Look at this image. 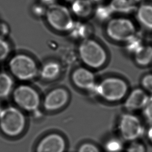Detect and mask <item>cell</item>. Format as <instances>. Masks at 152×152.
Returning <instances> with one entry per match:
<instances>
[{
  "label": "cell",
  "mask_w": 152,
  "mask_h": 152,
  "mask_svg": "<svg viewBox=\"0 0 152 152\" xmlns=\"http://www.w3.org/2000/svg\"><path fill=\"white\" fill-rule=\"evenodd\" d=\"M142 110L146 121L152 125V96H149L148 101Z\"/></svg>",
  "instance_id": "cell-24"
},
{
  "label": "cell",
  "mask_w": 152,
  "mask_h": 152,
  "mask_svg": "<svg viewBox=\"0 0 152 152\" xmlns=\"http://www.w3.org/2000/svg\"><path fill=\"white\" fill-rule=\"evenodd\" d=\"M148 97L149 96L144 89H134L129 94L126 99L125 108L131 112L142 110Z\"/></svg>",
  "instance_id": "cell-14"
},
{
  "label": "cell",
  "mask_w": 152,
  "mask_h": 152,
  "mask_svg": "<svg viewBox=\"0 0 152 152\" xmlns=\"http://www.w3.org/2000/svg\"><path fill=\"white\" fill-rule=\"evenodd\" d=\"M151 66H152V65H151Z\"/></svg>",
  "instance_id": "cell-36"
},
{
  "label": "cell",
  "mask_w": 152,
  "mask_h": 152,
  "mask_svg": "<svg viewBox=\"0 0 152 152\" xmlns=\"http://www.w3.org/2000/svg\"><path fill=\"white\" fill-rule=\"evenodd\" d=\"M145 43L143 37L139 33L123 47L126 52L132 56Z\"/></svg>",
  "instance_id": "cell-21"
},
{
  "label": "cell",
  "mask_w": 152,
  "mask_h": 152,
  "mask_svg": "<svg viewBox=\"0 0 152 152\" xmlns=\"http://www.w3.org/2000/svg\"><path fill=\"white\" fill-rule=\"evenodd\" d=\"M11 47L6 39L0 38V61L7 59L10 54Z\"/></svg>",
  "instance_id": "cell-23"
},
{
  "label": "cell",
  "mask_w": 152,
  "mask_h": 152,
  "mask_svg": "<svg viewBox=\"0 0 152 152\" xmlns=\"http://www.w3.org/2000/svg\"><path fill=\"white\" fill-rule=\"evenodd\" d=\"M63 1H65V2L71 4L72 2H74V0H63Z\"/></svg>",
  "instance_id": "cell-34"
},
{
  "label": "cell",
  "mask_w": 152,
  "mask_h": 152,
  "mask_svg": "<svg viewBox=\"0 0 152 152\" xmlns=\"http://www.w3.org/2000/svg\"><path fill=\"white\" fill-rule=\"evenodd\" d=\"M107 4L114 15L133 14L137 7L132 0H108Z\"/></svg>",
  "instance_id": "cell-17"
},
{
  "label": "cell",
  "mask_w": 152,
  "mask_h": 152,
  "mask_svg": "<svg viewBox=\"0 0 152 152\" xmlns=\"http://www.w3.org/2000/svg\"><path fill=\"white\" fill-rule=\"evenodd\" d=\"M41 4L45 7H49L57 3V0H39Z\"/></svg>",
  "instance_id": "cell-30"
},
{
  "label": "cell",
  "mask_w": 152,
  "mask_h": 152,
  "mask_svg": "<svg viewBox=\"0 0 152 152\" xmlns=\"http://www.w3.org/2000/svg\"><path fill=\"white\" fill-rule=\"evenodd\" d=\"M45 18L52 28L61 32L69 33L75 22L70 9L58 3L47 7Z\"/></svg>",
  "instance_id": "cell-5"
},
{
  "label": "cell",
  "mask_w": 152,
  "mask_h": 152,
  "mask_svg": "<svg viewBox=\"0 0 152 152\" xmlns=\"http://www.w3.org/2000/svg\"><path fill=\"white\" fill-rule=\"evenodd\" d=\"M26 122L25 115L17 108L8 107L0 111V129L9 137L20 134L25 128Z\"/></svg>",
  "instance_id": "cell-4"
},
{
  "label": "cell",
  "mask_w": 152,
  "mask_h": 152,
  "mask_svg": "<svg viewBox=\"0 0 152 152\" xmlns=\"http://www.w3.org/2000/svg\"><path fill=\"white\" fill-rule=\"evenodd\" d=\"M114 15L107 3L104 2L95 4L92 17L96 21L103 24Z\"/></svg>",
  "instance_id": "cell-19"
},
{
  "label": "cell",
  "mask_w": 152,
  "mask_h": 152,
  "mask_svg": "<svg viewBox=\"0 0 152 152\" xmlns=\"http://www.w3.org/2000/svg\"><path fill=\"white\" fill-rule=\"evenodd\" d=\"M14 82L12 77L6 72H0V99L7 97L13 89Z\"/></svg>",
  "instance_id": "cell-20"
},
{
  "label": "cell",
  "mask_w": 152,
  "mask_h": 152,
  "mask_svg": "<svg viewBox=\"0 0 152 152\" xmlns=\"http://www.w3.org/2000/svg\"><path fill=\"white\" fill-rule=\"evenodd\" d=\"M91 1L95 4H97L105 2V1H106L107 0H91Z\"/></svg>",
  "instance_id": "cell-32"
},
{
  "label": "cell",
  "mask_w": 152,
  "mask_h": 152,
  "mask_svg": "<svg viewBox=\"0 0 152 152\" xmlns=\"http://www.w3.org/2000/svg\"><path fill=\"white\" fill-rule=\"evenodd\" d=\"M147 137L148 139L152 143V125H151L147 131Z\"/></svg>",
  "instance_id": "cell-31"
},
{
  "label": "cell",
  "mask_w": 152,
  "mask_h": 152,
  "mask_svg": "<svg viewBox=\"0 0 152 152\" xmlns=\"http://www.w3.org/2000/svg\"><path fill=\"white\" fill-rule=\"evenodd\" d=\"M9 69L16 78L29 81L39 74V68L35 60L29 55L19 53L13 56L9 62Z\"/></svg>",
  "instance_id": "cell-6"
},
{
  "label": "cell",
  "mask_w": 152,
  "mask_h": 152,
  "mask_svg": "<svg viewBox=\"0 0 152 152\" xmlns=\"http://www.w3.org/2000/svg\"><path fill=\"white\" fill-rule=\"evenodd\" d=\"M104 37L110 43L124 46L139 34V27L129 16L115 15L103 24Z\"/></svg>",
  "instance_id": "cell-1"
},
{
  "label": "cell",
  "mask_w": 152,
  "mask_h": 152,
  "mask_svg": "<svg viewBox=\"0 0 152 152\" xmlns=\"http://www.w3.org/2000/svg\"><path fill=\"white\" fill-rule=\"evenodd\" d=\"M128 86L126 81L118 77L110 76L97 83L94 91L100 97L110 102L123 99L127 94Z\"/></svg>",
  "instance_id": "cell-3"
},
{
  "label": "cell",
  "mask_w": 152,
  "mask_h": 152,
  "mask_svg": "<svg viewBox=\"0 0 152 152\" xmlns=\"http://www.w3.org/2000/svg\"><path fill=\"white\" fill-rule=\"evenodd\" d=\"M132 61L140 67H146L152 64V44L146 43L131 56Z\"/></svg>",
  "instance_id": "cell-16"
},
{
  "label": "cell",
  "mask_w": 152,
  "mask_h": 152,
  "mask_svg": "<svg viewBox=\"0 0 152 152\" xmlns=\"http://www.w3.org/2000/svg\"><path fill=\"white\" fill-rule=\"evenodd\" d=\"M133 1V3L135 4L137 6L138 5L140 4V3H141L142 2H143L144 1H145L146 0H132Z\"/></svg>",
  "instance_id": "cell-33"
},
{
  "label": "cell",
  "mask_w": 152,
  "mask_h": 152,
  "mask_svg": "<svg viewBox=\"0 0 152 152\" xmlns=\"http://www.w3.org/2000/svg\"><path fill=\"white\" fill-rule=\"evenodd\" d=\"M141 83L145 91L152 93V73L145 74L142 78Z\"/></svg>",
  "instance_id": "cell-26"
},
{
  "label": "cell",
  "mask_w": 152,
  "mask_h": 152,
  "mask_svg": "<svg viewBox=\"0 0 152 152\" xmlns=\"http://www.w3.org/2000/svg\"><path fill=\"white\" fill-rule=\"evenodd\" d=\"M138 27L144 31L152 34V2L146 0L138 5L133 13Z\"/></svg>",
  "instance_id": "cell-10"
},
{
  "label": "cell",
  "mask_w": 152,
  "mask_h": 152,
  "mask_svg": "<svg viewBox=\"0 0 152 152\" xmlns=\"http://www.w3.org/2000/svg\"><path fill=\"white\" fill-rule=\"evenodd\" d=\"M65 140L58 133H53L45 136L39 142L36 152H64Z\"/></svg>",
  "instance_id": "cell-11"
},
{
  "label": "cell",
  "mask_w": 152,
  "mask_h": 152,
  "mask_svg": "<svg viewBox=\"0 0 152 152\" xmlns=\"http://www.w3.org/2000/svg\"><path fill=\"white\" fill-rule=\"evenodd\" d=\"M126 152H145V148L139 142L133 141L127 147Z\"/></svg>",
  "instance_id": "cell-27"
},
{
  "label": "cell",
  "mask_w": 152,
  "mask_h": 152,
  "mask_svg": "<svg viewBox=\"0 0 152 152\" xmlns=\"http://www.w3.org/2000/svg\"><path fill=\"white\" fill-rule=\"evenodd\" d=\"M78 152H101L99 148L93 144L86 143L79 147Z\"/></svg>",
  "instance_id": "cell-28"
},
{
  "label": "cell",
  "mask_w": 152,
  "mask_h": 152,
  "mask_svg": "<svg viewBox=\"0 0 152 152\" xmlns=\"http://www.w3.org/2000/svg\"></svg>",
  "instance_id": "cell-35"
},
{
  "label": "cell",
  "mask_w": 152,
  "mask_h": 152,
  "mask_svg": "<svg viewBox=\"0 0 152 152\" xmlns=\"http://www.w3.org/2000/svg\"><path fill=\"white\" fill-rule=\"evenodd\" d=\"M95 28L93 25L86 20H75L74 26L70 31V37L79 41L94 35Z\"/></svg>",
  "instance_id": "cell-15"
},
{
  "label": "cell",
  "mask_w": 152,
  "mask_h": 152,
  "mask_svg": "<svg viewBox=\"0 0 152 152\" xmlns=\"http://www.w3.org/2000/svg\"><path fill=\"white\" fill-rule=\"evenodd\" d=\"M77 54L83 65L93 71L105 67L110 61L107 48L94 36L79 41Z\"/></svg>",
  "instance_id": "cell-2"
},
{
  "label": "cell",
  "mask_w": 152,
  "mask_h": 152,
  "mask_svg": "<svg viewBox=\"0 0 152 152\" xmlns=\"http://www.w3.org/2000/svg\"><path fill=\"white\" fill-rule=\"evenodd\" d=\"M47 7L40 3L33 5L31 7L32 14L38 18L45 17L47 13Z\"/></svg>",
  "instance_id": "cell-25"
},
{
  "label": "cell",
  "mask_w": 152,
  "mask_h": 152,
  "mask_svg": "<svg viewBox=\"0 0 152 152\" xmlns=\"http://www.w3.org/2000/svg\"><path fill=\"white\" fill-rule=\"evenodd\" d=\"M95 5L91 0H74L70 4V10L74 16L86 20L93 17Z\"/></svg>",
  "instance_id": "cell-13"
},
{
  "label": "cell",
  "mask_w": 152,
  "mask_h": 152,
  "mask_svg": "<svg viewBox=\"0 0 152 152\" xmlns=\"http://www.w3.org/2000/svg\"><path fill=\"white\" fill-rule=\"evenodd\" d=\"M13 99L19 107L27 112H36L40 106V98L37 91L28 85H20L13 92Z\"/></svg>",
  "instance_id": "cell-7"
},
{
  "label": "cell",
  "mask_w": 152,
  "mask_h": 152,
  "mask_svg": "<svg viewBox=\"0 0 152 152\" xmlns=\"http://www.w3.org/2000/svg\"><path fill=\"white\" fill-rule=\"evenodd\" d=\"M69 100V94L66 89L58 88L50 91L45 97V109L53 112L63 107Z\"/></svg>",
  "instance_id": "cell-12"
},
{
  "label": "cell",
  "mask_w": 152,
  "mask_h": 152,
  "mask_svg": "<svg viewBox=\"0 0 152 152\" xmlns=\"http://www.w3.org/2000/svg\"><path fill=\"white\" fill-rule=\"evenodd\" d=\"M72 83L79 89L94 91L97 84L93 70L85 66L76 68L72 74Z\"/></svg>",
  "instance_id": "cell-9"
},
{
  "label": "cell",
  "mask_w": 152,
  "mask_h": 152,
  "mask_svg": "<svg viewBox=\"0 0 152 152\" xmlns=\"http://www.w3.org/2000/svg\"><path fill=\"white\" fill-rule=\"evenodd\" d=\"M104 148L107 152H121L124 148L123 141L117 137L110 138L105 143Z\"/></svg>",
  "instance_id": "cell-22"
},
{
  "label": "cell",
  "mask_w": 152,
  "mask_h": 152,
  "mask_svg": "<svg viewBox=\"0 0 152 152\" xmlns=\"http://www.w3.org/2000/svg\"><path fill=\"white\" fill-rule=\"evenodd\" d=\"M61 71V65L59 62L56 61H50L45 62L41 66L39 73L43 79L52 81L59 77Z\"/></svg>",
  "instance_id": "cell-18"
},
{
  "label": "cell",
  "mask_w": 152,
  "mask_h": 152,
  "mask_svg": "<svg viewBox=\"0 0 152 152\" xmlns=\"http://www.w3.org/2000/svg\"><path fill=\"white\" fill-rule=\"evenodd\" d=\"M118 130L121 137L127 141L137 140L144 132L143 126L139 118L131 114H125L121 117Z\"/></svg>",
  "instance_id": "cell-8"
},
{
  "label": "cell",
  "mask_w": 152,
  "mask_h": 152,
  "mask_svg": "<svg viewBox=\"0 0 152 152\" xmlns=\"http://www.w3.org/2000/svg\"><path fill=\"white\" fill-rule=\"evenodd\" d=\"M10 32V28L8 24L4 22H0V38L6 39Z\"/></svg>",
  "instance_id": "cell-29"
}]
</instances>
